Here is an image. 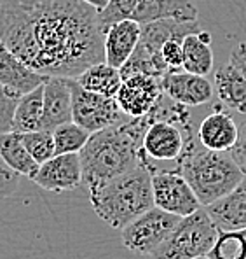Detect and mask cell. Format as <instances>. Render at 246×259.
Returning <instances> with one entry per match:
<instances>
[{"label": "cell", "mask_w": 246, "mask_h": 259, "mask_svg": "<svg viewBox=\"0 0 246 259\" xmlns=\"http://www.w3.org/2000/svg\"><path fill=\"white\" fill-rule=\"evenodd\" d=\"M0 39L44 77L77 79L105 62L98 11L82 0H2Z\"/></svg>", "instance_id": "1"}, {"label": "cell", "mask_w": 246, "mask_h": 259, "mask_svg": "<svg viewBox=\"0 0 246 259\" xmlns=\"http://www.w3.org/2000/svg\"><path fill=\"white\" fill-rule=\"evenodd\" d=\"M152 114L128 117L89 135V140L79 152L82 163V184L88 191L113 177L130 172L142 165L143 135L152 123Z\"/></svg>", "instance_id": "2"}, {"label": "cell", "mask_w": 246, "mask_h": 259, "mask_svg": "<svg viewBox=\"0 0 246 259\" xmlns=\"http://www.w3.org/2000/svg\"><path fill=\"white\" fill-rule=\"evenodd\" d=\"M154 161L143 156L142 165L130 172L113 177L89 191V201L94 214L115 230L150 210L154 205L152 172Z\"/></svg>", "instance_id": "3"}, {"label": "cell", "mask_w": 246, "mask_h": 259, "mask_svg": "<svg viewBox=\"0 0 246 259\" xmlns=\"http://www.w3.org/2000/svg\"><path fill=\"white\" fill-rule=\"evenodd\" d=\"M176 170L189 182L201 207L224 198L244 179L230 152L206 149L194 133L187 137L183 151L176 159Z\"/></svg>", "instance_id": "4"}, {"label": "cell", "mask_w": 246, "mask_h": 259, "mask_svg": "<svg viewBox=\"0 0 246 259\" xmlns=\"http://www.w3.org/2000/svg\"><path fill=\"white\" fill-rule=\"evenodd\" d=\"M218 238V230L204 207L185 215L150 259H196L208 256Z\"/></svg>", "instance_id": "5"}, {"label": "cell", "mask_w": 246, "mask_h": 259, "mask_svg": "<svg viewBox=\"0 0 246 259\" xmlns=\"http://www.w3.org/2000/svg\"><path fill=\"white\" fill-rule=\"evenodd\" d=\"M181 217L152 207L120 230V240L128 250L150 256L166 242Z\"/></svg>", "instance_id": "6"}, {"label": "cell", "mask_w": 246, "mask_h": 259, "mask_svg": "<svg viewBox=\"0 0 246 259\" xmlns=\"http://www.w3.org/2000/svg\"><path fill=\"white\" fill-rule=\"evenodd\" d=\"M72 121L89 133L100 132L113 124L122 123L130 116L120 110L115 98L103 97L84 90L75 79H72Z\"/></svg>", "instance_id": "7"}, {"label": "cell", "mask_w": 246, "mask_h": 259, "mask_svg": "<svg viewBox=\"0 0 246 259\" xmlns=\"http://www.w3.org/2000/svg\"><path fill=\"white\" fill-rule=\"evenodd\" d=\"M154 205L178 217L191 215L201 208L198 196L178 170H161L152 172Z\"/></svg>", "instance_id": "8"}, {"label": "cell", "mask_w": 246, "mask_h": 259, "mask_svg": "<svg viewBox=\"0 0 246 259\" xmlns=\"http://www.w3.org/2000/svg\"><path fill=\"white\" fill-rule=\"evenodd\" d=\"M164 97L159 77L138 74L122 79L115 100L120 110L130 117H142L149 114Z\"/></svg>", "instance_id": "9"}, {"label": "cell", "mask_w": 246, "mask_h": 259, "mask_svg": "<svg viewBox=\"0 0 246 259\" xmlns=\"http://www.w3.org/2000/svg\"><path fill=\"white\" fill-rule=\"evenodd\" d=\"M181 128L183 126L168 119L152 121L143 135L145 154L152 161H176L183 151L187 137L192 133V130L183 133Z\"/></svg>", "instance_id": "10"}, {"label": "cell", "mask_w": 246, "mask_h": 259, "mask_svg": "<svg viewBox=\"0 0 246 259\" xmlns=\"http://www.w3.org/2000/svg\"><path fill=\"white\" fill-rule=\"evenodd\" d=\"M162 91L169 100L183 107H198L211 102L215 88L204 75L191 74L183 68L168 70L161 79Z\"/></svg>", "instance_id": "11"}, {"label": "cell", "mask_w": 246, "mask_h": 259, "mask_svg": "<svg viewBox=\"0 0 246 259\" xmlns=\"http://www.w3.org/2000/svg\"><path fill=\"white\" fill-rule=\"evenodd\" d=\"M45 191H72L82 184V163L79 154H56L39 166L32 179Z\"/></svg>", "instance_id": "12"}, {"label": "cell", "mask_w": 246, "mask_h": 259, "mask_svg": "<svg viewBox=\"0 0 246 259\" xmlns=\"http://www.w3.org/2000/svg\"><path fill=\"white\" fill-rule=\"evenodd\" d=\"M72 79L47 77L44 82L42 130L52 132L72 121Z\"/></svg>", "instance_id": "13"}, {"label": "cell", "mask_w": 246, "mask_h": 259, "mask_svg": "<svg viewBox=\"0 0 246 259\" xmlns=\"http://www.w3.org/2000/svg\"><path fill=\"white\" fill-rule=\"evenodd\" d=\"M218 231L246 230V177L230 193L204 207Z\"/></svg>", "instance_id": "14"}, {"label": "cell", "mask_w": 246, "mask_h": 259, "mask_svg": "<svg viewBox=\"0 0 246 259\" xmlns=\"http://www.w3.org/2000/svg\"><path fill=\"white\" fill-rule=\"evenodd\" d=\"M237 135H239V126L236 124L234 117L220 109L208 114L196 133L203 147L220 152H230L237 142Z\"/></svg>", "instance_id": "15"}, {"label": "cell", "mask_w": 246, "mask_h": 259, "mask_svg": "<svg viewBox=\"0 0 246 259\" xmlns=\"http://www.w3.org/2000/svg\"><path fill=\"white\" fill-rule=\"evenodd\" d=\"M140 35H142V25L133 20H124L108 26L103 42L105 63L113 68L122 67L138 46Z\"/></svg>", "instance_id": "16"}, {"label": "cell", "mask_w": 246, "mask_h": 259, "mask_svg": "<svg viewBox=\"0 0 246 259\" xmlns=\"http://www.w3.org/2000/svg\"><path fill=\"white\" fill-rule=\"evenodd\" d=\"M198 16V7L192 0H138L130 20L147 25L161 20L196 21Z\"/></svg>", "instance_id": "17"}, {"label": "cell", "mask_w": 246, "mask_h": 259, "mask_svg": "<svg viewBox=\"0 0 246 259\" xmlns=\"http://www.w3.org/2000/svg\"><path fill=\"white\" fill-rule=\"evenodd\" d=\"M45 79L47 77L37 74L28 65L23 63L0 39V84L25 95L44 84Z\"/></svg>", "instance_id": "18"}, {"label": "cell", "mask_w": 246, "mask_h": 259, "mask_svg": "<svg viewBox=\"0 0 246 259\" xmlns=\"http://www.w3.org/2000/svg\"><path fill=\"white\" fill-rule=\"evenodd\" d=\"M215 93L222 105L246 114V79L229 62L215 72Z\"/></svg>", "instance_id": "19"}, {"label": "cell", "mask_w": 246, "mask_h": 259, "mask_svg": "<svg viewBox=\"0 0 246 259\" xmlns=\"http://www.w3.org/2000/svg\"><path fill=\"white\" fill-rule=\"evenodd\" d=\"M183 49V62L181 68L191 74L206 77L213 70V51H211V35L206 30L187 35L181 40Z\"/></svg>", "instance_id": "20"}, {"label": "cell", "mask_w": 246, "mask_h": 259, "mask_svg": "<svg viewBox=\"0 0 246 259\" xmlns=\"http://www.w3.org/2000/svg\"><path fill=\"white\" fill-rule=\"evenodd\" d=\"M42 114H44V84L35 88L30 93L20 97L14 110L13 132L28 133L42 130Z\"/></svg>", "instance_id": "21"}, {"label": "cell", "mask_w": 246, "mask_h": 259, "mask_svg": "<svg viewBox=\"0 0 246 259\" xmlns=\"http://www.w3.org/2000/svg\"><path fill=\"white\" fill-rule=\"evenodd\" d=\"M0 154L4 161L11 166L16 174L25 175L28 179H33L39 172V163L30 156L23 144L21 133L7 132L0 135Z\"/></svg>", "instance_id": "22"}, {"label": "cell", "mask_w": 246, "mask_h": 259, "mask_svg": "<svg viewBox=\"0 0 246 259\" xmlns=\"http://www.w3.org/2000/svg\"><path fill=\"white\" fill-rule=\"evenodd\" d=\"M75 81L84 88V90L110 98H115L117 91H119L120 84H122V77H120L119 68H113L105 62L91 65Z\"/></svg>", "instance_id": "23"}, {"label": "cell", "mask_w": 246, "mask_h": 259, "mask_svg": "<svg viewBox=\"0 0 246 259\" xmlns=\"http://www.w3.org/2000/svg\"><path fill=\"white\" fill-rule=\"evenodd\" d=\"M91 133L77 123L70 121L61 126L52 130V139H54V156L56 154H79L86 142L89 140Z\"/></svg>", "instance_id": "24"}, {"label": "cell", "mask_w": 246, "mask_h": 259, "mask_svg": "<svg viewBox=\"0 0 246 259\" xmlns=\"http://www.w3.org/2000/svg\"><path fill=\"white\" fill-rule=\"evenodd\" d=\"M210 259H246V230L218 231V238L208 254Z\"/></svg>", "instance_id": "25"}, {"label": "cell", "mask_w": 246, "mask_h": 259, "mask_svg": "<svg viewBox=\"0 0 246 259\" xmlns=\"http://www.w3.org/2000/svg\"><path fill=\"white\" fill-rule=\"evenodd\" d=\"M23 144H25L26 151L30 152L33 159L39 165H42L47 159L54 156V139H52V132L47 130H39V132H28L21 133Z\"/></svg>", "instance_id": "26"}, {"label": "cell", "mask_w": 246, "mask_h": 259, "mask_svg": "<svg viewBox=\"0 0 246 259\" xmlns=\"http://www.w3.org/2000/svg\"><path fill=\"white\" fill-rule=\"evenodd\" d=\"M136 4H138V0H108L107 7L98 13V21H100L103 33L107 32V28L112 26L113 23L130 20Z\"/></svg>", "instance_id": "27"}, {"label": "cell", "mask_w": 246, "mask_h": 259, "mask_svg": "<svg viewBox=\"0 0 246 259\" xmlns=\"http://www.w3.org/2000/svg\"><path fill=\"white\" fill-rule=\"evenodd\" d=\"M21 95L13 91L11 88L0 84V135L13 132L14 110Z\"/></svg>", "instance_id": "28"}, {"label": "cell", "mask_w": 246, "mask_h": 259, "mask_svg": "<svg viewBox=\"0 0 246 259\" xmlns=\"http://www.w3.org/2000/svg\"><path fill=\"white\" fill-rule=\"evenodd\" d=\"M20 174H16L0 154V198H9L16 193L20 186Z\"/></svg>", "instance_id": "29"}, {"label": "cell", "mask_w": 246, "mask_h": 259, "mask_svg": "<svg viewBox=\"0 0 246 259\" xmlns=\"http://www.w3.org/2000/svg\"><path fill=\"white\" fill-rule=\"evenodd\" d=\"M161 56L169 70H178L183 62V49H181V39H169L162 44Z\"/></svg>", "instance_id": "30"}, {"label": "cell", "mask_w": 246, "mask_h": 259, "mask_svg": "<svg viewBox=\"0 0 246 259\" xmlns=\"http://www.w3.org/2000/svg\"><path fill=\"white\" fill-rule=\"evenodd\" d=\"M230 156L234 158V161L237 163V166L241 168V172L246 177V121L239 126V135H237L236 146L230 149Z\"/></svg>", "instance_id": "31"}, {"label": "cell", "mask_w": 246, "mask_h": 259, "mask_svg": "<svg viewBox=\"0 0 246 259\" xmlns=\"http://www.w3.org/2000/svg\"><path fill=\"white\" fill-rule=\"evenodd\" d=\"M229 63L246 79V40L244 42H239L232 49Z\"/></svg>", "instance_id": "32"}, {"label": "cell", "mask_w": 246, "mask_h": 259, "mask_svg": "<svg viewBox=\"0 0 246 259\" xmlns=\"http://www.w3.org/2000/svg\"><path fill=\"white\" fill-rule=\"evenodd\" d=\"M82 2H86L88 6L94 7V9H96L98 13H100V11H103L105 7H107L108 0H82Z\"/></svg>", "instance_id": "33"}, {"label": "cell", "mask_w": 246, "mask_h": 259, "mask_svg": "<svg viewBox=\"0 0 246 259\" xmlns=\"http://www.w3.org/2000/svg\"><path fill=\"white\" fill-rule=\"evenodd\" d=\"M196 259H210L208 256H199V257H196Z\"/></svg>", "instance_id": "34"}, {"label": "cell", "mask_w": 246, "mask_h": 259, "mask_svg": "<svg viewBox=\"0 0 246 259\" xmlns=\"http://www.w3.org/2000/svg\"><path fill=\"white\" fill-rule=\"evenodd\" d=\"M0 6H2V0H0Z\"/></svg>", "instance_id": "35"}]
</instances>
